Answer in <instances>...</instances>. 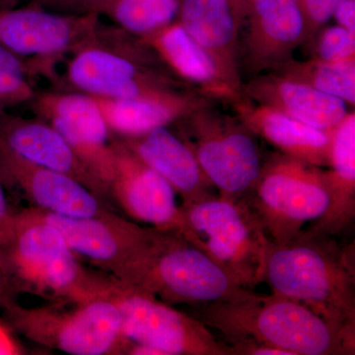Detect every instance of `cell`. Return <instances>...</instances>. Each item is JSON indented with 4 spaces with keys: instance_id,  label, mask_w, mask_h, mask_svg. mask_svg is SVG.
<instances>
[{
    "instance_id": "24",
    "label": "cell",
    "mask_w": 355,
    "mask_h": 355,
    "mask_svg": "<svg viewBox=\"0 0 355 355\" xmlns=\"http://www.w3.org/2000/svg\"><path fill=\"white\" fill-rule=\"evenodd\" d=\"M329 168L324 170L328 207L307 230L336 237L350 227L355 217L354 112L347 113L334 128Z\"/></svg>"
},
{
    "instance_id": "36",
    "label": "cell",
    "mask_w": 355,
    "mask_h": 355,
    "mask_svg": "<svg viewBox=\"0 0 355 355\" xmlns=\"http://www.w3.org/2000/svg\"><path fill=\"white\" fill-rule=\"evenodd\" d=\"M21 1H22V0H0V10L19 6Z\"/></svg>"
},
{
    "instance_id": "22",
    "label": "cell",
    "mask_w": 355,
    "mask_h": 355,
    "mask_svg": "<svg viewBox=\"0 0 355 355\" xmlns=\"http://www.w3.org/2000/svg\"><path fill=\"white\" fill-rule=\"evenodd\" d=\"M119 139L171 184L183 200L182 205L211 193L209 189L212 184L203 174L190 147L168 127Z\"/></svg>"
},
{
    "instance_id": "23",
    "label": "cell",
    "mask_w": 355,
    "mask_h": 355,
    "mask_svg": "<svg viewBox=\"0 0 355 355\" xmlns=\"http://www.w3.org/2000/svg\"><path fill=\"white\" fill-rule=\"evenodd\" d=\"M94 98L110 132L132 137L169 127L191 113L209 98L197 91L179 90L157 97Z\"/></svg>"
},
{
    "instance_id": "3",
    "label": "cell",
    "mask_w": 355,
    "mask_h": 355,
    "mask_svg": "<svg viewBox=\"0 0 355 355\" xmlns=\"http://www.w3.org/2000/svg\"><path fill=\"white\" fill-rule=\"evenodd\" d=\"M121 282L169 305L200 307L247 298L254 293L236 284L181 233L159 229Z\"/></svg>"
},
{
    "instance_id": "27",
    "label": "cell",
    "mask_w": 355,
    "mask_h": 355,
    "mask_svg": "<svg viewBox=\"0 0 355 355\" xmlns=\"http://www.w3.org/2000/svg\"><path fill=\"white\" fill-rule=\"evenodd\" d=\"M36 92L25 62L0 44V114L34 100Z\"/></svg>"
},
{
    "instance_id": "19",
    "label": "cell",
    "mask_w": 355,
    "mask_h": 355,
    "mask_svg": "<svg viewBox=\"0 0 355 355\" xmlns=\"http://www.w3.org/2000/svg\"><path fill=\"white\" fill-rule=\"evenodd\" d=\"M238 120L280 154L308 164L330 166L334 130H320L241 96L231 103Z\"/></svg>"
},
{
    "instance_id": "35",
    "label": "cell",
    "mask_w": 355,
    "mask_h": 355,
    "mask_svg": "<svg viewBox=\"0 0 355 355\" xmlns=\"http://www.w3.org/2000/svg\"><path fill=\"white\" fill-rule=\"evenodd\" d=\"M250 0H232L233 4H234L235 8L237 9L238 13H239L240 17L243 22H244L245 16H246L247 7L249 4Z\"/></svg>"
},
{
    "instance_id": "9",
    "label": "cell",
    "mask_w": 355,
    "mask_h": 355,
    "mask_svg": "<svg viewBox=\"0 0 355 355\" xmlns=\"http://www.w3.org/2000/svg\"><path fill=\"white\" fill-rule=\"evenodd\" d=\"M101 298L118 307L130 343L147 345L160 355H233L200 320L180 312L151 294L107 275Z\"/></svg>"
},
{
    "instance_id": "11",
    "label": "cell",
    "mask_w": 355,
    "mask_h": 355,
    "mask_svg": "<svg viewBox=\"0 0 355 355\" xmlns=\"http://www.w3.org/2000/svg\"><path fill=\"white\" fill-rule=\"evenodd\" d=\"M95 13H64L31 3L0 10V44L27 64L31 76L92 43L102 31Z\"/></svg>"
},
{
    "instance_id": "21",
    "label": "cell",
    "mask_w": 355,
    "mask_h": 355,
    "mask_svg": "<svg viewBox=\"0 0 355 355\" xmlns=\"http://www.w3.org/2000/svg\"><path fill=\"white\" fill-rule=\"evenodd\" d=\"M242 95L320 130H334L347 114L343 100L275 72L258 74L243 83Z\"/></svg>"
},
{
    "instance_id": "20",
    "label": "cell",
    "mask_w": 355,
    "mask_h": 355,
    "mask_svg": "<svg viewBox=\"0 0 355 355\" xmlns=\"http://www.w3.org/2000/svg\"><path fill=\"white\" fill-rule=\"evenodd\" d=\"M139 42L180 79L210 100L229 104L239 99L236 92L217 69L214 60L202 50L179 21L139 37Z\"/></svg>"
},
{
    "instance_id": "25",
    "label": "cell",
    "mask_w": 355,
    "mask_h": 355,
    "mask_svg": "<svg viewBox=\"0 0 355 355\" xmlns=\"http://www.w3.org/2000/svg\"><path fill=\"white\" fill-rule=\"evenodd\" d=\"M91 13L106 16L121 31L139 37L177 20L178 0H94Z\"/></svg>"
},
{
    "instance_id": "12",
    "label": "cell",
    "mask_w": 355,
    "mask_h": 355,
    "mask_svg": "<svg viewBox=\"0 0 355 355\" xmlns=\"http://www.w3.org/2000/svg\"><path fill=\"white\" fill-rule=\"evenodd\" d=\"M35 212L55 226L73 253L121 280L155 237L158 229L139 225L113 211L77 218L36 207Z\"/></svg>"
},
{
    "instance_id": "28",
    "label": "cell",
    "mask_w": 355,
    "mask_h": 355,
    "mask_svg": "<svg viewBox=\"0 0 355 355\" xmlns=\"http://www.w3.org/2000/svg\"><path fill=\"white\" fill-rule=\"evenodd\" d=\"M312 43L314 58L331 62L355 60V33L340 26L320 30Z\"/></svg>"
},
{
    "instance_id": "31",
    "label": "cell",
    "mask_w": 355,
    "mask_h": 355,
    "mask_svg": "<svg viewBox=\"0 0 355 355\" xmlns=\"http://www.w3.org/2000/svg\"><path fill=\"white\" fill-rule=\"evenodd\" d=\"M94 0H34L33 3L58 12L91 13Z\"/></svg>"
},
{
    "instance_id": "7",
    "label": "cell",
    "mask_w": 355,
    "mask_h": 355,
    "mask_svg": "<svg viewBox=\"0 0 355 355\" xmlns=\"http://www.w3.org/2000/svg\"><path fill=\"white\" fill-rule=\"evenodd\" d=\"M212 101L207 99L179 121L180 137L219 196L243 198L260 176L261 149L256 135L237 116L222 113Z\"/></svg>"
},
{
    "instance_id": "29",
    "label": "cell",
    "mask_w": 355,
    "mask_h": 355,
    "mask_svg": "<svg viewBox=\"0 0 355 355\" xmlns=\"http://www.w3.org/2000/svg\"><path fill=\"white\" fill-rule=\"evenodd\" d=\"M307 23V41L312 43L318 32L331 19L340 0H298Z\"/></svg>"
},
{
    "instance_id": "13",
    "label": "cell",
    "mask_w": 355,
    "mask_h": 355,
    "mask_svg": "<svg viewBox=\"0 0 355 355\" xmlns=\"http://www.w3.org/2000/svg\"><path fill=\"white\" fill-rule=\"evenodd\" d=\"M31 103L39 118L64 137L88 171L109 191L114 165L113 141L94 98L77 91L46 92L36 94Z\"/></svg>"
},
{
    "instance_id": "2",
    "label": "cell",
    "mask_w": 355,
    "mask_h": 355,
    "mask_svg": "<svg viewBox=\"0 0 355 355\" xmlns=\"http://www.w3.org/2000/svg\"><path fill=\"white\" fill-rule=\"evenodd\" d=\"M354 243L303 229L282 245L270 241L265 282L272 294L297 301L336 323L355 324Z\"/></svg>"
},
{
    "instance_id": "4",
    "label": "cell",
    "mask_w": 355,
    "mask_h": 355,
    "mask_svg": "<svg viewBox=\"0 0 355 355\" xmlns=\"http://www.w3.org/2000/svg\"><path fill=\"white\" fill-rule=\"evenodd\" d=\"M3 254L14 286L58 302L100 299L103 275L83 268L62 233L34 209L16 214L15 235Z\"/></svg>"
},
{
    "instance_id": "32",
    "label": "cell",
    "mask_w": 355,
    "mask_h": 355,
    "mask_svg": "<svg viewBox=\"0 0 355 355\" xmlns=\"http://www.w3.org/2000/svg\"><path fill=\"white\" fill-rule=\"evenodd\" d=\"M333 17L336 24L355 33V0H340L334 9Z\"/></svg>"
},
{
    "instance_id": "8",
    "label": "cell",
    "mask_w": 355,
    "mask_h": 355,
    "mask_svg": "<svg viewBox=\"0 0 355 355\" xmlns=\"http://www.w3.org/2000/svg\"><path fill=\"white\" fill-rule=\"evenodd\" d=\"M270 241L282 245L321 218L329 205L323 168L275 154L245 197Z\"/></svg>"
},
{
    "instance_id": "10",
    "label": "cell",
    "mask_w": 355,
    "mask_h": 355,
    "mask_svg": "<svg viewBox=\"0 0 355 355\" xmlns=\"http://www.w3.org/2000/svg\"><path fill=\"white\" fill-rule=\"evenodd\" d=\"M67 78L77 92L95 98L157 97L182 90L171 77L151 65L154 55L137 40L110 44L102 31L92 43L72 53Z\"/></svg>"
},
{
    "instance_id": "5",
    "label": "cell",
    "mask_w": 355,
    "mask_h": 355,
    "mask_svg": "<svg viewBox=\"0 0 355 355\" xmlns=\"http://www.w3.org/2000/svg\"><path fill=\"white\" fill-rule=\"evenodd\" d=\"M186 239L216 261L236 284L254 291L265 282L270 240L246 198L209 193L181 205Z\"/></svg>"
},
{
    "instance_id": "14",
    "label": "cell",
    "mask_w": 355,
    "mask_h": 355,
    "mask_svg": "<svg viewBox=\"0 0 355 355\" xmlns=\"http://www.w3.org/2000/svg\"><path fill=\"white\" fill-rule=\"evenodd\" d=\"M113 146L110 196L133 220L159 230L176 231L186 238L188 228L171 184L120 139H114Z\"/></svg>"
},
{
    "instance_id": "1",
    "label": "cell",
    "mask_w": 355,
    "mask_h": 355,
    "mask_svg": "<svg viewBox=\"0 0 355 355\" xmlns=\"http://www.w3.org/2000/svg\"><path fill=\"white\" fill-rule=\"evenodd\" d=\"M200 319L231 345L254 343L291 355H354L355 324L331 321L297 301L272 294L198 307Z\"/></svg>"
},
{
    "instance_id": "6",
    "label": "cell",
    "mask_w": 355,
    "mask_h": 355,
    "mask_svg": "<svg viewBox=\"0 0 355 355\" xmlns=\"http://www.w3.org/2000/svg\"><path fill=\"white\" fill-rule=\"evenodd\" d=\"M0 307L11 329L49 349L71 355L127 354L130 342L123 334L120 311L108 299L64 309L58 304L24 307L7 297Z\"/></svg>"
},
{
    "instance_id": "16",
    "label": "cell",
    "mask_w": 355,
    "mask_h": 355,
    "mask_svg": "<svg viewBox=\"0 0 355 355\" xmlns=\"http://www.w3.org/2000/svg\"><path fill=\"white\" fill-rule=\"evenodd\" d=\"M0 176L17 186L39 209L87 218L112 211L87 187L64 173L46 169L0 146Z\"/></svg>"
},
{
    "instance_id": "26",
    "label": "cell",
    "mask_w": 355,
    "mask_h": 355,
    "mask_svg": "<svg viewBox=\"0 0 355 355\" xmlns=\"http://www.w3.org/2000/svg\"><path fill=\"white\" fill-rule=\"evenodd\" d=\"M272 72L354 106L355 60L331 62L312 58L305 62H298L293 58Z\"/></svg>"
},
{
    "instance_id": "15",
    "label": "cell",
    "mask_w": 355,
    "mask_h": 355,
    "mask_svg": "<svg viewBox=\"0 0 355 355\" xmlns=\"http://www.w3.org/2000/svg\"><path fill=\"white\" fill-rule=\"evenodd\" d=\"M243 67L253 76L279 69L307 41V23L298 0H250Z\"/></svg>"
},
{
    "instance_id": "17",
    "label": "cell",
    "mask_w": 355,
    "mask_h": 355,
    "mask_svg": "<svg viewBox=\"0 0 355 355\" xmlns=\"http://www.w3.org/2000/svg\"><path fill=\"white\" fill-rule=\"evenodd\" d=\"M177 20L214 60L236 92L242 94L241 17L232 0H178Z\"/></svg>"
},
{
    "instance_id": "34",
    "label": "cell",
    "mask_w": 355,
    "mask_h": 355,
    "mask_svg": "<svg viewBox=\"0 0 355 355\" xmlns=\"http://www.w3.org/2000/svg\"><path fill=\"white\" fill-rule=\"evenodd\" d=\"M14 284L4 254L0 250V304L7 297H11Z\"/></svg>"
},
{
    "instance_id": "30",
    "label": "cell",
    "mask_w": 355,
    "mask_h": 355,
    "mask_svg": "<svg viewBox=\"0 0 355 355\" xmlns=\"http://www.w3.org/2000/svg\"><path fill=\"white\" fill-rule=\"evenodd\" d=\"M15 228L16 214L10 209L3 184L0 182V250L2 253L12 243Z\"/></svg>"
},
{
    "instance_id": "18",
    "label": "cell",
    "mask_w": 355,
    "mask_h": 355,
    "mask_svg": "<svg viewBox=\"0 0 355 355\" xmlns=\"http://www.w3.org/2000/svg\"><path fill=\"white\" fill-rule=\"evenodd\" d=\"M0 146L33 164L69 175L103 200L110 196L64 137L43 119L0 114Z\"/></svg>"
},
{
    "instance_id": "33",
    "label": "cell",
    "mask_w": 355,
    "mask_h": 355,
    "mask_svg": "<svg viewBox=\"0 0 355 355\" xmlns=\"http://www.w3.org/2000/svg\"><path fill=\"white\" fill-rule=\"evenodd\" d=\"M25 354L24 349L16 342L10 327L0 323V355H18Z\"/></svg>"
}]
</instances>
